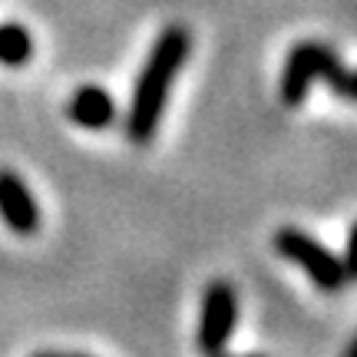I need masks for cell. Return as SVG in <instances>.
<instances>
[{
  "label": "cell",
  "mask_w": 357,
  "mask_h": 357,
  "mask_svg": "<svg viewBox=\"0 0 357 357\" xmlns=\"http://www.w3.org/2000/svg\"><path fill=\"white\" fill-rule=\"evenodd\" d=\"M192 53V33L189 26L169 24L166 30H159L153 50L142 63L132 96H129V113H126V136L136 146H146L159 132L162 113H166L169 93L176 83L178 70L185 66Z\"/></svg>",
  "instance_id": "6da1fadb"
},
{
  "label": "cell",
  "mask_w": 357,
  "mask_h": 357,
  "mask_svg": "<svg viewBox=\"0 0 357 357\" xmlns=\"http://www.w3.org/2000/svg\"><path fill=\"white\" fill-rule=\"evenodd\" d=\"M324 79L334 89V96L344 102H357V70L341 63V56L318 40H305L288 50L281 66V102L301 106L311 93V83Z\"/></svg>",
  "instance_id": "7a4b0ae2"
},
{
  "label": "cell",
  "mask_w": 357,
  "mask_h": 357,
  "mask_svg": "<svg viewBox=\"0 0 357 357\" xmlns=\"http://www.w3.org/2000/svg\"><path fill=\"white\" fill-rule=\"evenodd\" d=\"M271 245H275V252L284 261H294V265L301 268L318 291H341L347 284L344 261L334 255L324 242H318L314 235L294 229V225H284V229L275 231Z\"/></svg>",
  "instance_id": "3957f363"
},
{
  "label": "cell",
  "mask_w": 357,
  "mask_h": 357,
  "mask_svg": "<svg viewBox=\"0 0 357 357\" xmlns=\"http://www.w3.org/2000/svg\"><path fill=\"white\" fill-rule=\"evenodd\" d=\"M238 324V294L229 281H212L202 294L199 307V347L202 354H218L225 351L231 331Z\"/></svg>",
  "instance_id": "277c9868"
},
{
  "label": "cell",
  "mask_w": 357,
  "mask_h": 357,
  "mask_svg": "<svg viewBox=\"0 0 357 357\" xmlns=\"http://www.w3.org/2000/svg\"><path fill=\"white\" fill-rule=\"evenodd\" d=\"M0 218L13 235H37L40 231V205L33 189L13 169H0Z\"/></svg>",
  "instance_id": "5b68a950"
},
{
  "label": "cell",
  "mask_w": 357,
  "mask_h": 357,
  "mask_svg": "<svg viewBox=\"0 0 357 357\" xmlns=\"http://www.w3.org/2000/svg\"><path fill=\"white\" fill-rule=\"evenodd\" d=\"M66 116L70 123H77L79 129H89V132H100V129H109L116 123V100L96 83H86L79 86L70 102H66Z\"/></svg>",
  "instance_id": "8992f818"
},
{
  "label": "cell",
  "mask_w": 357,
  "mask_h": 357,
  "mask_svg": "<svg viewBox=\"0 0 357 357\" xmlns=\"http://www.w3.org/2000/svg\"><path fill=\"white\" fill-rule=\"evenodd\" d=\"M33 60V33L24 24H0V63L17 70Z\"/></svg>",
  "instance_id": "52a82bcc"
},
{
  "label": "cell",
  "mask_w": 357,
  "mask_h": 357,
  "mask_svg": "<svg viewBox=\"0 0 357 357\" xmlns=\"http://www.w3.org/2000/svg\"><path fill=\"white\" fill-rule=\"evenodd\" d=\"M344 271H347V278H354L357 281V222L351 225V231H347V245H344Z\"/></svg>",
  "instance_id": "ba28073f"
},
{
  "label": "cell",
  "mask_w": 357,
  "mask_h": 357,
  "mask_svg": "<svg viewBox=\"0 0 357 357\" xmlns=\"http://www.w3.org/2000/svg\"><path fill=\"white\" fill-rule=\"evenodd\" d=\"M212 357H265V354H222V351H218V354H212Z\"/></svg>",
  "instance_id": "9c48e42d"
},
{
  "label": "cell",
  "mask_w": 357,
  "mask_h": 357,
  "mask_svg": "<svg viewBox=\"0 0 357 357\" xmlns=\"http://www.w3.org/2000/svg\"><path fill=\"white\" fill-rule=\"evenodd\" d=\"M33 357H63V354H50V351H40V354H33Z\"/></svg>",
  "instance_id": "30bf717a"
},
{
  "label": "cell",
  "mask_w": 357,
  "mask_h": 357,
  "mask_svg": "<svg viewBox=\"0 0 357 357\" xmlns=\"http://www.w3.org/2000/svg\"><path fill=\"white\" fill-rule=\"evenodd\" d=\"M347 357H357V337H354V344H351V351H347Z\"/></svg>",
  "instance_id": "8fae6325"
},
{
  "label": "cell",
  "mask_w": 357,
  "mask_h": 357,
  "mask_svg": "<svg viewBox=\"0 0 357 357\" xmlns=\"http://www.w3.org/2000/svg\"><path fill=\"white\" fill-rule=\"evenodd\" d=\"M66 357H86V354H66Z\"/></svg>",
  "instance_id": "7c38bea8"
}]
</instances>
